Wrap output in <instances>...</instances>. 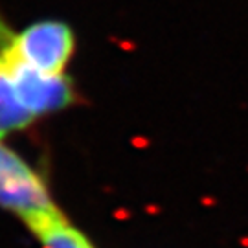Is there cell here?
<instances>
[{"label": "cell", "mask_w": 248, "mask_h": 248, "mask_svg": "<svg viewBox=\"0 0 248 248\" xmlns=\"http://www.w3.org/2000/svg\"><path fill=\"white\" fill-rule=\"evenodd\" d=\"M0 206L20 221H35L57 208L45 180L18 153L0 138Z\"/></svg>", "instance_id": "1"}, {"label": "cell", "mask_w": 248, "mask_h": 248, "mask_svg": "<svg viewBox=\"0 0 248 248\" xmlns=\"http://www.w3.org/2000/svg\"><path fill=\"white\" fill-rule=\"evenodd\" d=\"M74 48V31L59 20H41L8 37L11 59L46 74H64Z\"/></svg>", "instance_id": "2"}, {"label": "cell", "mask_w": 248, "mask_h": 248, "mask_svg": "<svg viewBox=\"0 0 248 248\" xmlns=\"http://www.w3.org/2000/svg\"><path fill=\"white\" fill-rule=\"evenodd\" d=\"M9 55V53H8ZM18 98L33 118L53 114L76 101L74 85L66 74H46L11 59Z\"/></svg>", "instance_id": "3"}, {"label": "cell", "mask_w": 248, "mask_h": 248, "mask_svg": "<svg viewBox=\"0 0 248 248\" xmlns=\"http://www.w3.org/2000/svg\"><path fill=\"white\" fill-rule=\"evenodd\" d=\"M8 28L0 22V138L26 129L35 118L18 98L13 68L8 55Z\"/></svg>", "instance_id": "4"}, {"label": "cell", "mask_w": 248, "mask_h": 248, "mask_svg": "<svg viewBox=\"0 0 248 248\" xmlns=\"http://www.w3.org/2000/svg\"><path fill=\"white\" fill-rule=\"evenodd\" d=\"M43 248H94L87 235L72 224L61 210L46 213L26 224Z\"/></svg>", "instance_id": "5"}]
</instances>
